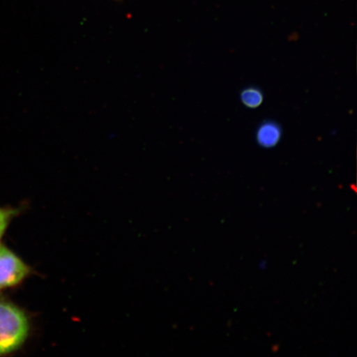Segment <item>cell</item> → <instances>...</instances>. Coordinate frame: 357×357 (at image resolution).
I'll list each match as a JSON object with an SVG mask.
<instances>
[{"label":"cell","mask_w":357,"mask_h":357,"mask_svg":"<svg viewBox=\"0 0 357 357\" xmlns=\"http://www.w3.org/2000/svg\"><path fill=\"white\" fill-rule=\"evenodd\" d=\"M20 208L0 207V241L6 233L13 218L19 215Z\"/></svg>","instance_id":"5"},{"label":"cell","mask_w":357,"mask_h":357,"mask_svg":"<svg viewBox=\"0 0 357 357\" xmlns=\"http://www.w3.org/2000/svg\"><path fill=\"white\" fill-rule=\"evenodd\" d=\"M240 97L243 104L250 109L258 108L264 100L262 92L257 87H248L243 89Z\"/></svg>","instance_id":"4"},{"label":"cell","mask_w":357,"mask_h":357,"mask_svg":"<svg viewBox=\"0 0 357 357\" xmlns=\"http://www.w3.org/2000/svg\"><path fill=\"white\" fill-rule=\"evenodd\" d=\"M31 274V267L12 250L0 243V290L17 287Z\"/></svg>","instance_id":"2"},{"label":"cell","mask_w":357,"mask_h":357,"mask_svg":"<svg viewBox=\"0 0 357 357\" xmlns=\"http://www.w3.org/2000/svg\"><path fill=\"white\" fill-rule=\"evenodd\" d=\"M30 332L26 312L8 301H0V356L15 352L24 346Z\"/></svg>","instance_id":"1"},{"label":"cell","mask_w":357,"mask_h":357,"mask_svg":"<svg viewBox=\"0 0 357 357\" xmlns=\"http://www.w3.org/2000/svg\"><path fill=\"white\" fill-rule=\"evenodd\" d=\"M281 137V128L278 123L268 121L259 127L257 139L259 145L270 149L279 144Z\"/></svg>","instance_id":"3"},{"label":"cell","mask_w":357,"mask_h":357,"mask_svg":"<svg viewBox=\"0 0 357 357\" xmlns=\"http://www.w3.org/2000/svg\"><path fill=\"white\" fill-rule=\"evenodd\" d=\"M266 266H267L266 261H262L260 263V265H259V267H260L261 270H265L266 268Z\"/></svg>","instance_id":"6"}]
</instances>
